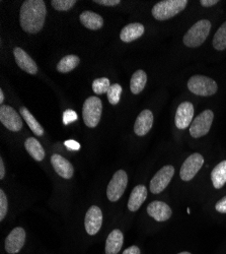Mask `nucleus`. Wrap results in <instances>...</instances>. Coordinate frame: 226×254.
Instances as JSON below:
<instances>
[{
  "label": "nucleus",
  "instance_id": "f257e3e1",
  "mask_svg": "<svg viewBox=\"0 0 226 254\" xmlns=\"http://www.w3.org/2000/svg\"><path fill=\"white\" fill-rule=\"evenodd\" d=\"M46 15L47 8L43 0H26L19 11L20 27L29 34H37L43 29Z\"/></svg>",
  "mask_w": 226,
  "mask_h": 254
},
{
  "label": "nucleus",
  "instance_id": "f03ea898",
  "mask_svg": "<svg viewBox=\"0 0 226 254\" xmlns=\"http://www.w3.org/2000/svg\"><path fill=\"white\" fill-rule=\"evenodd\" d=\"M211 31V23L208 19H201L184 34L183 44L190 48L201 46L209 36Z\"/></svg>",
  "mask_w": 226,
  "mask_h": 254
},
{
  "label": "nucleus",
  "instance_id": "7ed1b4c3",
  "mask_svg": "<svg viewBox=\"0 0 226 254\" xmlns=\"http://www.w3.org/2000/svg\"><path fill=\"white\" fill-rule=\"evenodd\" d=\"M188 3V0H163L153 6L151 12L155 19L166 20L182 11Z\"/></svg>",
  "mask_w": 226,
  "mask_h": 254
},
{
  "label": "nucleus",
  "instance_id": "20e7f679",
  "mask_svg": "<svg viewBox=\"0 0 226 254\" xmlns=\"http://www.w3.org/2000/svg\"><path fill=\"white\" fill-rule=\"evenodd\" d=\"M188 89L197 96L209 97L217 93L218 87L216 81L208 76L194 75L188 81Z\"/></svg>",
  "mask_w": 226,
  "mask_h": 254
},
{
  "label": "nucleus",
  "instance_id": "39448f33",
  "mask_svg": "<svg viewBox=\"0 0 226 254\" xmlns=\"http://www.w3.org/2000/svg\"><path fill=\"white\" fill-rule=\"evenodd\" d=\"M102 112V104L99 98L90 97L86 100L82 108V117L88 127L93 128L99 123Z\"/></svg>",
  "mask_w": 226,
  "mask_h": 254
},
{
  "label": "nucleus",
  "instance_id": "423d86ee",
  "mask_svg": "<svg viewBox=\"0 0 226 254\" xmlns=\"http://www.w3.org/2000/svg\"><path fill=\"white\" fill-rule=\"evenodd\" d=\"M128 185V175L124 170L117 171L112 177L108 188L107 196L111 201L119 200L124 194Z\"/></svg>",
  "mask_w": 226,
  "mask_h": 254
},
{
  "label": "nucleus",
  "instance_id": "0eeeda50",
  "mask_svg": "<svg viewBox=\"0 0 226 254\" xmlns=\"http://www.w3.org/2000/svg\"><path fill=\"white\" fill-rule=\"evenodd\" d=\"M213 118L214 114L211 110L203 111L193 120L190 126V134L194 138H199L206 135L211 128Z\"/></svg>",
  "mask_w": 226,
  "mask_h": 254
},
{
  "label": "nucleus",
  "instance_id": "6e6552de",
  "mask_svg": "<svg viewBox=\"0 0 226 254\" xmlns=\"http://www.w3.org/2000/svg\"><path fill=\"white\" fill-rule=\"evenodd\" d=\"M175 174V168L171 165L162 167L160 170L154 175L150 181V191L153 194H158L166 189L172 181Z\"/></svg>",
  "mask_w": 226,
  "mask_h": 254
},
{
  "label": "nucleus",
  "instance_id": "1a4fd4ad",
  "mask_svg": "<svg viewBox=\"0 0 226 254\" xmlns=\"http://www.w3.org/2000/svg\"><path fill=\"white\" fill-rule=\"evenodd\" d=\"M204 164V158L202 155L195 153L191 155L181 167L180 176L182 181H191L201 170Z\"/></svg>",
  "mask_w": 226,
  "mask_h": 254
},
{
  "label": "nucleus",
  "instance_id": "9d476101",
  "mask_svg": "<svg viewBox=\"0 0 226 254\" xmlns=\"http://www.w3.org/2000/svg\"><path fill=\"white\" fill-rule=\"evenodd\" d=\"M0 121L10 131L17 132L23 128V119L17 112L7 105H1L0 107Z\"/></svg>",
  "mask_w": 226,
  "mask_h": 254
},
{
  "label": "nucleus",
  "instance_id": "9b49d317",
  "mask_svg": "<svg viewBox=\"0 0 226 254\" xmlns=\"http://www.w3.org/2000/svg\"><path fill=\"white\" fill-rule=\"evenodd\" d=\"M194 117V107L190 102H183L180 104L177 109L175 123L179 129H186L191 126Z\"/></svg>",
  "mask_w": 226,
  "mask_h": 254
},
{
  "label": "nucleus",
  "instance_id": "f8f14e48",
  "mask_svg": "<svg viewBox=\"0 0 226 254\" xmlns=\"http://www.w3.org/2000/svg\"><path fill=\"white\" fill-rule=\"evenodd\" d=\"M26 242V231L20 228H14L5 240V250L9 254L18 253Z\"/></svg>",
  "mask_w": 226,
  "mask_h": 254
},
{
  "label": "nucleus",
  "instance_id": "ddd939ff",
  "mask_svg": "<svg viewBox=\"0 0 226 254\" xmlns=\"http://www.w3.org/2000/svg\"><path fill=\"white\" fill-rule=\"evenodd\" d=\"M102 225V213L98 206L92 205L88 210L85 219V227L89 235H95Z\"/></svg>",
  "mask_w": 226,
  "mask_h": 254
},
{
  "label": "nucleus",
  "instance_id": "4468645a",
  "mask_svg": "<svg viewBox=\"0 0 226 254\" xmlns=\"http://www.w3.org/2000/svg\"><path fill=\"white\" fill-rule=\"evenodd\" d=\"M147 214L157 222H166L171 219L173 211L166 202L155 200L147 206Z\"/></svg>",
  "mask_w": 226,
  "mask_h": 254
},
{
  "label": "nucleus",
  "instance_id": "2eb2a0df",
  "mask_svg": "<svg viewBox=\"0 0 226 254\" xmlns=\"http://www.w3.org/2000/svg\"><path fill=\"white\" fill-rule=\"evenodd\" d=\"M13 55L16 64L19 66V68H22L24 71L30 74H36L38 72L37 63L25 50L16 47L13 50Z\"/></svg>",
  "mask_w": 226,
  "mask_h": 254
},
{
  "label": "nucleus",
  "instance_id": "dca6fc26",
  "mask_svg": "<svg viewBox=\"0 0 226 254\" xmlns=\"http://www.w3.org/2000/svg\"><path fill=\"white\" fill-rule=\"evenodd\" d=\"M51 164L54 168L55 172L64 179H71L73 174H74V169L72 164L63 158L62 156H60L58 154H55L51 158Z\"/></svg>",
  "mask_w": 226,
  "mask_h": 254
},
{
  "label": "nucleus",
  "instance_id": "f3484780",
  "mask_svg": "<svg viewBox=\"0 0 226 254\" xmlns=\"http://www.w3.org/2000/svg\"><path fill=\"white\" fill-rule=\"evenodd\" d=\"M153 125V114L150 110H143L137 117L134 124V132L138 136L147 134Z\"/></svg>",
  "mask_w": 226,
  "mask_h": 254
},
{
  "label": "nucleus",
  "instance_id": "a211bd4d",
  "mask_svg": "<svg viewBox=\"0 0 226 254\" xmlns=\"http://www.w3.org/2000/svg\"><path fill=\"white\" fill-rule=\"evenodd\" d=\"M147 197V189L144 185H137L130 194L128 200V209L130 211H136L144 203Z\"/></svg>",
  "mask_w": 226,
  "mask_h": 254
},
{
  "label": "nucleus",
  "instance_id": "6ab92c4d",
  "mask_svg": "<svg viewBox=\"0 0 226 254\" xmlns=\"http://www.w3.org/2000/svg\"><path fill=\"white\" fill-rule=\"evenodd\" d=\"M144 26L139 23L129 24L123 28L120 34V39L123 42H125V43H131V42L139 39L143 34H144Z\"/></svg>",
  "mask_w": 226,
  "mask_h": 254
},
{
  "label": "nucleus",
  "instance_id": "aec40b11",
  "mask_svg": "<svg viewBox=\"0 0 226 254\" xmlns=\"http://www.w3.org/2000/svg\"><path fill=\"white\" fill-rule=\"evenodd\" d=\"M124 243V236H123V233L116 229L113 230L106 242V254H118Z\"/></svg>",
  "mask_w": 226,
  "mask_h": 254
},
{
  "label": "nucleus",
  "instance_id": "412c9836",
  "mask_svg": "<svg viewBox=\"0 0 226 254\" xmlns=\"http://www.w3.org/2000/svg\"><path fill=\"white\" fill-rule=\"evenodd\" d=\"M79 19L81 24L90 30L96 31L104 26V19H102V17L99 14L93 11H90V10L84 11L80 14Z\"/></svg>",
  "mask_w": 226,
  "mask_h": 254
},
{
  "label": "nucleus",
  "instance_id": "4be33fe9",
  "mask_svg": "<svg viewBox=\"0 0 226 254\" xmlns=\"http://www.w3.org/2000/svg\"><path fill=\"white\" fill-rule=\"evenodd\" d=\"M25 146L31 157L34 158L36 161L41 162L44 160L45 150L42 144L38 141V139H36L35 137H29L25 142Z\"/></svg>",
  "mask_w": 226,
  "mask_h": 254
},
{
  "label": "nucleus",
  "instance_id": "5701e85b",
  "mask_svg": "<svg viewBox=\"0 0 226 254\" xmlns=\"http://www.w3.org/2000/svg\"><path fill=\"white\" fill-rule=\"evenodd\" d=\"M147 82V74L144 70H137L131 77L130 81V90L134 95L140 94L144 90Z\"/></svg>",
  "mask_w": 226,
  "mask_h": 254
},
{
  "label": "nucleus",
  "instance_id": "b1692460",
  "mask_svg": "<svg viewBox=\"0 0 226 254\" xmlns=\"http://www.w3.org/2000/svg\"><path fill=\"white\" fill-rule=\"evenodd\" d=\"M211 180L216 189L222 188L226 183V161L219 163L211 172Z\"/></svg>",
  "mask_w": 226,
  "mask_h": 254
},
{
  "label": "nucleus",
  "instance_id": "393cba45",
  "mask_svg": "<svg viewBox=\"0 0 226 254\" xmlns=\"http://www.w3.org/2000/svg\"><path fill=\"white\" fill-rule=\"evenodd\" d=\"M80 59L76 55H66L57 64V70L61 73H67L75 69L79 65Z\"/></svg>",
  "mask_w": 226,
  "mask_h": 254
},
{
  "label": "nucleus",
  "instance_id": "a878e982",
  "mask_svg": "<svg viewBox=\"0 0 226 254\" xmlns=\"http://www.w3.org/2000/svg\"><path fill=\"white\" fill-rule=\"evenodd\" d=\"M20 114H22L23 118L25 119V121L27 122V124L29 125V127L31 128V130L38 136H42L44 134V128L42 127L37 120L36 118L31 114V112L25 108L22 107L20 108Z\"/></svg>",
  "mask_w": 226,
  "mask_h": 254
},
{
  "label": "nucleus",
  "instance_id": "bb28decb",
  "mask_svg": "<svg viewBox=\"0 0 226 254\" xmlns=\"http://www.w3.org/2000/svg\"><path fill=\"white\" fill-rule=\"evenodd\" d=\"M213 47L218 51L226 49V22L221 25L213 38Z\"/></svg>",
  "mask_w": 226,
  "mask_h": 254
},
{
  "label": "nucleus",
  "instance_id": "cd10ccee",
  "mask_svg": "<svg viewBox=\"0 0 226 254\" xmlns=\"http://www.w3.org/2000/svg\"><path fill=\"white\" fill-rule=\"evenodd\" d=\"M112 86L110 79L107 77H100V78H96L93 80L92 82V90L95 94L97 95H101L108 93L110 87Z\"/></svg>",
  "mask_w": 226,
  "mask_h": 254
},
{
  "label": "nucleus",
  "instance_id": "c85d7f7f",
  "mask_svg": "<svg viewBox=\"0 0 226 254\" xmlns=\"http://www.w3.org/2000/svg\"><path fill=\"white\" fill-rule=\"evenodd\" d=\"M121 94H122V87L120 86V84H118V83L112 84L107 93L109 102L112 105H117L120 102Z\"/></svg>",
  "mask_w": 226,
  "mask_h": 254
},
{
  "label": "nucleus",
  "instance_id": "c756f323",
  "mask_svg": "<svg viewBox=\"0 0 226 254\" xmlns=\"http://www.w3.org/2000/svg\"><path fill=\"white\" fill-rule=\"evenodd\" d=\"M76 3V0H52V6L58 11H67Z\"/></svg>",
  "mask_w": 226,
  "mask_h": 254
},
{
  "label": "nucleus",
  "instance_id": "7c9ffc66",
  "mask_svg": "<svg viewBox=\"0 0 226 254\" xmlns=\"http://www.w3.org/2000/svg\"><path fill=\"white\" fill-rule=\"evenodd\" d=\"M8 209V202L7 197L4 193L3 190H0V221H3Z\"/></svg>",
  "mask_w": 226,
  "mask_h": 254
},
{
  "label": "nucleus",
  "instance_id": "2f4dec72",
  "mask_svg": "<svg viewBox=\"0 0 226 254\" xmlns=\"http://www.w3.org/2000/svg\"><path fill=\"white\" fill-rule=\"evenodd\" d=\"M77 120V114L73 110H66L63 114V123L65 125H68L74 121Z\"/></svg>",
  "mask_w": 226,
  "mask_h": 254
},
{
  "label": "nucleus",
  "instance_id": "473e14b6",
  "mask_svg": "<svg viewBox=\"0 0 226 254\" xmlns=\"http://www.w3.org/2000/svg\"><path fill=\"white\" fill-rule=\"evenodd\" d=\"M93 2L105 6H116L121 3L120 0H94Z\"/></svg>",
  "mask_w": 226,
  "mask_h": 254
},
{
  "label": "nucleus",
  "instance_id": "72a5a7b5",
  "mask_svg": "<svg viewBox=\"0 0 226 254\" xmlns=\"http://www.w3.org/2000/svg\"><path fill=\"white\" fill-rule=\"evenodd\" d=\"M216 210L220 214H226V196L222 197L215 205Z\"/></svg>",
  "mask_w": 226,
  "mask_h": 254
},
{
  "label": "nucleus",
  "instance_id": "f704fd0d",
  "mask_svg": "<svg viewBox=\"0 0 226 254\" xmlns=\"http://www.w3.org/2000/svg\"><path fill=\"white\" fill-rule=\"evenodd\" d=\"M65 146L67 147L68 150H72V151H78L80 149V144L75 141V140H66L64 142Z\"/></svg>",
  "mask_w": 226,
  "mask_h": 254
},
{
  "label": "nucleus",
  "instance_id": "c9c22d12",
  "mask_svg": "<svg viewBox=\"0 0 226 254\" xmlns=\"http://www.w3.org/2000/svg\"><path fill=\"white\" fill-rule=\"evenodd\" d=\"M201 5L204 7H210L218 3V0H201Z\"/></svg>",
  "mask_w": 226,
  "mask_h": 254
},
{
  "label": "nucleus",
  "instance_id": "e433bc0d",
  "mask_svg": "<svg viewBox=\"0 0 226 254\" xmlns=\"http://www.w3.org/2000/svg\"><path fill=\"white\" fill-rule=\"evenodd\" d=\"M123 254H141V252H140L139 247L131 246V247L127 248L124 252H123Z\"/></svg>",
  "mask_w": 226,
  "mask_h": 254
},
{
  "label": "nucleus",
  "instance_id": "4c0bfd02",
  "mask_svg": "<svg viewBox=\"0 0 226 254\" xmlns=\"http://www.w3.org/2000/svg\"><path fill=\"white\" fill-rule=\"evenodd\" d=\"M5 176V167L2 158L0 159V179H3Z\"/></svg>",
  "mask_w": 226,
  "mask_h": 254
},
{
  "label": "nucleus",
  "instance_id": "58836bf2",
  "mask_svg": "<svg viewBox=\"0 0 226 254\" xmlns=\"http://www.w3.org/2000/svg\"><path fill=\"white\" fill-rule=\"evenodd\" d=\"M4 102V94H3V91L0 90V104H3Z\"/></svg>",
  "mask_w": 226,
  "mask_h": 254
},
{
  "label": "nucleus",
  "instance_id": "ea45409f",
  "mask_svg": "<svg viewBox=\"0 0 226 254\" xmlns=\"http://www.w3.org/2000/svg\"><path fill=\"white\" fill-rule=\"evenodd\" d=\"M179 254H191L190 252H186V251H184V252H181V253H179Z\"/></svg>",
  "mask_w": 226,
  "mask_h": 254
}]
</instances>
